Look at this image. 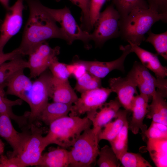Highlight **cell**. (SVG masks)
Listing matches in <instances>:
<instances>
[{"mask_svg": "<svg viewBox=\"0 0 167 167\" xmlns=\"http://www.w3.org/2000/svg\"><path fill=\"white\" fill-rule=\"evenodd\" d=\"M25 0L29 13L18 47L22 56L28 55L38 45L47 40L59 38L66 41L61 28L40 0Z\"/></svg>", "mask_w": 167, "mask_h": 167, "instance_id": "6da1fadb", "label": "cell"}, {"mask_svg": "<svg viewBox=\"0 0 167 167\" xmlns=\"http://www.w3.org/2000/svg\"><path fill=\"white\" fill-rule=\"evenodd\" d=\"M160 20L167 21V14H159L150 8H137L120 19V36L138 46L145 40L144 35L153 25Z\"/></svg>", "mask_w": 167, "mask_h": 167, "instance_id": "7a4b0ae2", "label": "cell"}, {"mask_svg": "<svg viewBox=\"0 0 167 167\" xmlns=\"http://www.w3.org/2000/svg\"><path fill=\"white\" fill-rule=\"evenodd\" d=\"M92 121L86 116L81 118L77 116L61 118L49 125L47 135L44 136L48 146L55 144L64 148L72 147L81 133L91 127Z\"/></svg>", "mask_w": 167, "mask_h": 167, "instance_id": "3957f363", "label": "cell"}, {"mask_svg": "<svg viewBox=\"0 0 167 167\" xmlns=\"http://www.w3.org/2000/svg\"><path fill=\"white\" fill-rule=\"evenodd\" d=\"M99 133L89 128L80 135L69 151L73 167H89L95 163L99 151Z\"/></svg>", "mask_w": 167, "mask_h": 167, "instance_id": "277c9868", "label": "cell"}, {"mask_svg": "<svg viewBox=\"0 0 167 167\" xmlns=\"http://www.w3.org/2000/svg\"><path fill=\"white\" fill-rule=\"evenodd\" d=\"M52 78L50 71L46 70L32 82L26 102L30 108L29 111V122H36L40 113L48 103L52 91Z\"/></svg>", "mask_w": 167, "mask_h": 167, "instance_id": "5b68a950", "label": "cell"}, {"mask_svg": "<svg viewBox=\"0 0 167 167\" xmlns=\"http://www.w3.org/2000/svg\"><path fill=\"white\" fill-rule=\"evenodd\" d=\"M120 18L118 12L112 3L100 12L94 30L90 33L91 41L96 46L101 47L109 40L120 36Z\"/></svg>", "mask_w": 167, "mask_h": 167, "instance_id": "8992f818", "label": "cell"}, {"mask_svg": "<svg viewBox=\"0 0 167 167\" xmlns=\"http://www.w3.org/2000/svg\"><path fill=\"white\" fill-rule=\"evenodd\" d=\"M45 9L54 20L60 24L65 41L68 44H71L75 41L79 40L84 43L86 48L90 47V33L81 29L69 8L65 6L62 9H53L45 6Z\"/></svg>", "mask_w": 167, "mask_h": 167, "instance_id": "52a82bcc", "label": "cell"}, {"mask_svg": "<svg viewBox=\"0 0 167 167\" xmlns=\"http://www.w3.org/2000/svg\"><path fill=\"white\" fill-rule=\"evenodd\" d=\"M112 92L109 88L101 87L81 93L80 97L71 106L69 116L79 117L86 113L90 120Z\"/></svg>", "mask_w": 167, "mask_h": 167, "instance_id": "ba28073f", "label": "cell"}, {"mask_svg": "<svg viewBox=\"0 0 167 167\" xmlns=\"http://www.w3.org/2000/svg\"><path fill=\"white\" fill-rule=\"evenodd\" d=\"M44 131L35 122L31 123L22 150L16 156L24 167L38 166L42 152L47 146L42 136Z\"/></svg>", "mask_w": 167, "mask_h": 167, "instance_id": "9c48e42d", "label": "cell"}, {"mask_svg": "<svg viewBox=\"0 0 167 167\" xmlns=\"http://www.w3.org/2000/svg\"><path fill=\"white\" fill-rule=\"evenodd\" d=\"M60 49L58 46L51 48L46 41L36 46L28 55L30 78L38 77L47 70L60 54Z\"/></svg>", "mask_w": 167, "mask_h": 167, "instance_id": "30bf717a", "label": "cell"}, {"mask_svg": "<svg viewBox=\"0 0 167 167\" xmlns=\"http://www.w3.org/2000/svg\"><path fill=\"white\" fill-rule=\"evenodd\" d=\"M129 72L133 78L140 93L147 95L149 101L152 99L156 88L161 91L167 90L166 79L156 78L140 62H135Z\"/></svg>", "mask_w": 167, "mask_h": 167, "instance_id": "8fae6325", "label": "cell"}, {"mask_svg": "<svg viewBox=\"0 0 167 167\" xmlns=\"http://www.w3.org/2000/svg\"><path fill=\"white\" fill-rule=\"evenodd\" d=\"M24 0H17L6 10L0 25V53L8 41L20 30L23 23Z\"/></svg>", "mask_w": 167, "mask_h": 167, "instance_id": "7c38bea8", "label": "cell"}, {"mask_svg": "<svg viewBox=\"0 0 167 167\" xmlns=\"http://www.w3.org/2000/svg\"><path fill=\"white\" fill-rule=\"evenodd\" d=\"M131 45L129 44L125 46L121 45L120 49L122 51V55L117 59L110 62L76 60L85 66L88 72L101 79L114 70H118L122 72L125 71L124 62L127 55L131 53Z\"/></svg>", "mask_w": 167, "mask_h": 167, "instance_id": "4fadbf2b", "label": "cell"}, {"mask_svg": "<svg viewBox=\"0 0 167 167\" xmlns=\"http://www.w3.org/2000/svg\"><path fill=\"white\" fill-rule=\"evenodd\" d=\"M28 128L21 132L17 131L13 126L11 119L6 114H0V136L4 139L13 149L7 153L9 157L16 156L21 151L28 135Z\"/></svg>", "mask_w": 167, "mask_h": 167, "instance_id": "5bb4252c", "label": "cell"}, {"mask_svg": "<svg viewBox=\"0 0 167 167\" xmlns=\"http://www.w3.org/2000/svg\"><path fill=\"white\" fill-rule=\"evenodd\" d=\"M109 83V88L116 93L122 106L131 112L132 100L135 94H138L136 84L131 74L128 72L124 77L110 78Z\"/></svg>", "mask_w": 167, "mask_h": 167, "instance_id": "9a60e30c", "label": "cell"}, {"mask_svg": "<svg viewBox=\"0 0 167 167\" xmlns=\"http://www.w3.org/2000/svg\"><path fill=\"white\" fill-rule=\"evenodd\" d=\"M149 101L148 96L143 93L138 94L133 98L131 110L132 116L128 125L129 130L134 134H137L140 130L143 134L147 129L143 121L148 111Z\"/></svg>", "mask_w": 167, "mask_h": 167, "instance_id": "2e32d148", "label": "cell"}, {"mask_svg": "<svg viewBox=\"0 0 167 167\" xmlns=\"http://www.w3.org/2000/svg\"><path fill=\"white\" fill-rule=\"evenodd\" d=\"M131 45V53L135 54L145 67L153 72L156 77L165 78L167 76V68L160 62L157 54L146 50L132 42H128Z\"/></svg>", "mask_w": 167, "mask_h": 167, "instance_id": "e0dca14e", "label": "cell"}, {"mask_svg": "<svg viewBox=\"0 0 167 167\" xmlns=\"http://www.w3.org/2000/svg\"><path fill=\"white\" fill-rule=\"evenodd\" d=\"M21 70L10 78L6 82V95H14L27 102V96L32 82Z\"/></svg>", "mask_w": 167, "mask_h": 167, "instance_id": "ac0fdd59", "label": "cell"}, {"mask_svg": "<svg viewBox=\"0 0 167 167\" xmlns=\"http://www.w3.org/2000/svg\"><path fill=\"white\" fill-rule=\"evenodd\" d=\"M6 87L5 83L0 84V114L8 115L23 130L27 127L30 123L28 120V112H26L21 116L16 115L13 113L12 107L15 106L21 105L23 100L19 98L11 100L6 98L4 89Z\"/></svg>", "mask_w": 167, "mask_h": 167, "instance_id": "d6986e66", "label": "cell"}, {"mask_svg": "<svg viewBox=\"0 0 167 167\" xmlns=\"http://www.w3.org/2000/svg\"><path fill=\"white\" fill-rule=\"evenodd\" d=\"M121 107L122 106L117 98L108 102H105L90 120L93 129L99 133L105 124L116 117Z\"/></svg>", "mask_w": 167, "mask_h": 167, "instance_id": "ffe728a7", "label": "cell"}, {"mask_svg": "<svg viewBox=\"0 0 167 167\" xmlns=\"http://www.w3.org/2000/svg\"><path fill=\"white\" fill-rule=\"evenodd\" d=\"M166 95L156 90L152 96L146 115L152 121L167 126V103L165 99Z\"/></svg>", "mask_w": 167, "mask_h": 167, "instance_id": "44dd1931", "label": "cell"}, {"mask_svg": "<svg viewBox=\"0 0 167 167\" xmlns=\"http://www.w3.org/2000/svg\"><path fill=\"white\" fill-rule=\"evenodd\" d=\"M52 83L50 98L53 102L72 105L77 101L78 97L69 80L61 81L53 77Z\"/></svg>", "mask_w": 167, "mask_h": 167, "instance_id": "7402d4cb", "label": "cell"}, {"mask_svg": "<svg viewBox=\"0 0 167 167\" xmlns=\"http://www.w3.org/2000/svg\"><path fill=\"white\" fill-rule=\"evenodd\" d=\"M49 151L42 154L38 166L43 167L69 166V151L65 148L51 147Z\"/></svg>", "mask_w": 167, "mask_h": 167, "instance_id": "603a6c76", "label": "cell"}, {"mask_svg": "<svg viewBox=\"0 0 167 167\" xmlns=\"http://www.w3.org/2000/svg\"><path fill=\"white\" fill-rule=\"evenodd\" d=\"M146 149L156 167L167 166V138L148 139Z\"/></svg>", "mask_w": 167, "mask_h": 167, "instance_id": "cb8c5ba5", "label": "cell"}, {"mask_svg": "<svg viewBox=\"0 0 167 167\" xmlns=\"http://www.w3.org/2000/svg\"><path fill=\"white\" fill-rule=\"evenodd\" d=\"M72 105L55 102H48L40 113L37 120L49 125L54 121L67 116Z\"/></svg>", "mask_w": 167, "mask_h": 167, "instance_id": "d4e9b609", "label": "cell"}, {"mask_svg": "<svg viewBox=\"0 0 167 167\" xmlns=\"http://www.w3.org/2000/svg\"><path fill=\"white\" fill-rule=\"evenodd\" d=\"M131 112L125 109H120L115 118V120L110 122L103 127L104 129L100 131L98 134L99 141L102 139L109 142L113 140L117 135L127 121V115Z\"/></svg>", "mask_w": 167, "mask_h": 167, "instance_id": "484cf974", "label": "cell"}, {"mask_svg": "<svg viewBox=\"0 0 167 167\" xmlns=\"http://www.w3.org/2000/svg\"><path fill=\"white\" fill-rule=\"evenodd\" d=\"M20 56L0 65V84L6 83L11 76L21 70L28 68L29 64Z\"/></svg>", "mask_w": 167, "mask_h": 167, "instance_id": "4316f807", "label": "cell"}, {"mask_svg": "<svg viewBox=\"0 0 167 167\" xmlns=\"http://www.w3.org/2000/svg\"><path fill=\"white\" fill-rule=\"evenodd\" d=\"M112 3L118 12L122 19L137 8H148L145 0H111Z\"/></svg>", "mask_w": 167, "mask_h": 167, "instance_id": "83f0119b", "label": "cell"}, {"mask_svg": "<svg viewBox=\"0 0 167 167\" xmlns=\"http://www.w3.org/2000/svg\"><path fill=\"white\" fill-rule=\"evenodd\" d=\"M128 130L127 120L116 137L109 142L111 147L119 160L127 151Z\"/></svg>", "mask_w": 167, "mask_h": 167, "instance_id": "f1b7e54d", "label": "cell"}, {"mask_svg": "<svg viewBox=\"0 0 167 167\" xmlns=\"http://www.w3.org/2000/svg\"><path fill=\"white\" fill-rule=\"evenodd\" d=\"M148 36L145 41L152 44L157 54L167 60V31L158 34L153 33L150 29L147 32Z\"/></svg>", "mask_w": 167, "mask_h": 167, "instance_id": "f546056e", "label": "cell"}, {"mask_svg": "<svg viewBox=\"0 0 167 167\" xmlns=\"http://www.w3.org/2000/svg\"><path fill=\"white\" fill-rule=\"evenodd\" d=\"M76 80L75 89L80 93L101 87V79L87 71Z\"/></svg>", "mask_w": 167, "mask_h": 167, "instance_id": "4dcf8cb0", "label": "cell"}, {"mask_svg": "<svg viewBox=\"0 0 167 167\" xmlns=\"http://www.w3.org/2000/svg\"><path fill=\"white\" fill-rule=\"evenodd\" d=\"M97 164L100 167H119L121 162L111 147L105 145L99 150Z\"/></svg>", "mask_w": 167, "mask_h": 167, "instance_id": "1f68e13d", "label": "cell"}, {"mask_svg": "<svg viewBox=\"0 0 167 167\" xmlns=\"http://www.w3.org/2000/svg\"><path fill=\"white\" fill-rule=\"evenodd\" d=\"M59 2L60 0H54ZM78 6L81 10L80 27L83 30L90 32L92 28L89 15L90 0H69Z\"/></svg>", "mask_w": 167, "mask_h": 167, "instance_id": "d6a6232c", "label": "cell"}, {"mask_svg": "<svg viewBox=\"0 0 167 167\" xmlns=\"http://www.w3.org/2000/svg\"><path fill=\"white\" fill-rule=\"evenodd\" d=\"M125 167H152L150 163L139 153L126 152L119 159Z\"/></svg>", "mask_w": 167, "mask_h": 167, "instance_id": "836d02e7", "label": "cell"}, {"mask_svg": "<svg viewBox=\"0 0 167 167\" xmlns=\"http://www.w3.org/2000/svg\"><path fill=\"white\" fill-rule=\"evenodd\" d=\"M67 65V64L59 62L57 57L55 58L49 67L53 77L61 81L68 80L71 75Z\"/></svg>", "mask_w": 167, "mask_h": 167, "instance_id": "e575fe53", "label": "cell"}, {"mask_svg": "<svg viewBox=\"0 0 167 167\" xmlns=\"http://www.w3.org/2000/svg\"><path fill=\"white\" fill-rule=\"evenodd\" d=\"M143 134L148 139L167 138V126L152 121L150 127Z\"/></svg>", "mask_w": 167, "mask_h": 167, "instance_id": "d590c367", "label": "cell"}, {"mask_svg": "<svg viewBox=\"0 0 167 167\" xmlns=\"http://www.w3.org/2000/svg\"><path fill=\"white\" fill-rule=\"evenodd\" d=\"M107 0H90L89 15L93 29L100 13L101 10Z\"/></svg>", "mask_w": 167, "mask_h": 167, "instance_id": "8d00e7d4", "label": "cell"}, {"mask_svg": "<svg viewBox=\"0 0 167 167\" xmlns=\"http://www.w3.org/2000/svg\"><path fill=\"white\" fill-rule=\"evenodd\" d=\"M67 68L71 76L76 79L82 76L87 71L85 66L75 60L72 63L67 64Z\"/></svg>", "mask_w": 167, "mask_h": 167, "instance_id": "74e56055", "label": "cell"}, {"mask_svg": "<svg viewBox=\"0 0 167 167\" xmlns=\"http://www.w3.org/2000/svg\"><path fill=\"white\" fill-rule=\"evenodd\" d=\"M149 8L159 14H167V0H145Z\"/></svg>", "mask_w": 167, "mask_h": 167, "instance_id": "f35d334b", "label": "cell"}, {"mask_svg": "<svg viewBox=\"0 0 167 167\" xmlns=\"http://www.w3.org/2000/svg\"><path fill=\"white\" fill-rule=\"evenodd\" d=\"M0 160V167H24L17 156L9 157L2 155Z\"/></svg>", "mask_w": 167, "mask_h": 167, "instance_id": "ab89813d", "label": "cell"}, {"mask_svg": "<svg viewBox=\"0 0 167 167\" xmlns=\"http://www.w3.org/2000/svg\"><path fill=\"white\" fill-rule=\"evenodd\" d=\"M20 56L22 55L18 48L8 53H5L3 52L0 53V65Z\"/></svg>", "mask_w": 167, "mask_h": 167, "instance_id": "60d3db41", "label": "cell"}, {"mask_svg": "<svg viewBox=\"0 0 167 167\" xmlns=\"http://www.w3.org/2000/svg\"><path fill=\"white\" fill-rule=\"evenodd\" d=\"M9 1L10 0H0V3L6 10L10 7Z\"/></svg>", "mask_w": 167, "mask_h": 167, "instance_id": "b9f144b4", "label": "cell"}, {"mask_svg": "<svg viewBox=\"0 0 167 167\" xmlns=\"http://www.w3.org/2000/svg\"><path fill=\"white\" fill-rule=\"evenodd\" d=\"M4 150V144L0 139V155L2 154Z\"/></svg>", "mask_w": 167, "mask_h": 167, "instance_id": "7bdbcfd3", "label": "cell"}, {"mask_svg": "<svg viewBox=\"0 0 167 167\" xmlns=\"http://www.w3.org/2000/svg\"></svg>", "mask_w": 167, "mask_h": 167, "instance_id": "ee69618b", "label": "cell"}]
</instances>
